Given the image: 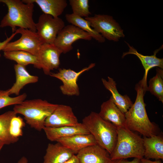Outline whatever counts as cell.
I'll return each instance as SVG.
<instances>
[{"instance_id": "obj_1", "label": "cell", "mask_w": 163, "mask_h": 163, "mask_svg": "<svg viewBox=\"0 0 163 163\" xmlns=\"http://www.w3.org/2000/svg\"><path fill=\"white\" fill-rule=\"evenodd\" d=\"M147 87V80L143 77L135 85L136 99L125 113V126L133 131L137 132L144 136L149 137L156 135V128L149 120L145 109L144 96Z\"/></svg>"}, {"instance_id": "obj_2", "label": "cell", "mask_w": 163, "mask_h": 163, "mask_svg": "<svg viewBox=\"0 0 163 163\" xmlns=\"http://www.w3.org/2000/svg\"><path fill=\"white\" fill-rule=\"evenodd\" d=\"M0 3L5 4L8 8V13L1 21L0 27H10L13 33L17 27L36 32L33 17L34 3H24L20 0H0Z\"/></svg>"}, {"instance_id": "obj_3", "label": "cell", "mask_w": 163, "mask_h": 163, "mask_svg": "<svg viewBox=\"0 0 163 163\" xmlns=\"http://www.w3.org/2000/svg\"><path fill=\"white\" fill-rule=\"evenodd\" d=\"M58 104L51 103L40 99L25 100L14 105L13 110L23 115L31 128L41 131L45 127L46 119L53 112Z\"/></svg>"}, {"instance_id": "obj_4", "label": "cell", "mask_w": 163, "mask_h": 163, "mask_svg": "<svg viewBox=\"0 0 163 163\" xmlns=\"http://www.w3.org/2000/svg\"><path fill=\"white\" fill-rule=\"evenodd\" d=\"M82 123L94 138L97 145L110 154L117 140V128L102 119L98 113L91 112L82 120Z\"/></svg>"}, {"instance_id": "obj_5", "label": "cell", "mask_w": 163, "mask_h": 163, "mask_svg": "<svg viewBox=\"0 0 163 163\" xmlns=\"http://www.w3.org/2000/svg\"><path fill=\"white\" fill-rule=\"evenodd\" d=\"M117 132L116 144L110 155L111 160L143 158V138L126 127H117Z\"/></svg>"}, {"instance_id": "obj_6", "label": "cell", "mask_w": 163, "mask_h": 163, "mask_svg": "<svg viewBox=\"0 0 163 163\" xmlns=\"http://www.w3.org/2000/svg\"><path fill=\"white\" fill-rule=\"evenodd\" d=\"M85 19L90 22L93 29L105 39L116 42L125 36L123 30L112 16L96 14Z\"/></svg>"}, {"instance_id": "obj_7", "label": "cell", "mask_w": 163, "mask_h": 163, "mask_svg": "<svg viewBox=\"0 0 163 163\" xmlns=\"http://www.w3.org/2000/svg\"><path fill=\"white\" fill-rule=\"evenodd\" d=\"M35 26L36 32L43 43L54 44L57 35L65 25L59 17L54 18L43 13L39 16Z\"/></svg>"}, {"instance_id": "obj_8", "label": "cell", "mask_w": 163, "mask_h": 163, "mask_svg": "<svg viewBox=\"0 0 163 163\" xmlns=\"http://www.w3.org/2000/svg\"><path fill=\"white\" fill-rule=\"evenodd\" d=\"M15 32L21 34L20 38L8 43L2 50L4 52L21 50L36 56L43 44L37 32L20 28L17 29Z\"/></svg>"}, {"instance_id": "obj_9", "label": "cell", "mask_w": 163, "mask_h": 163, "mask_svg": "<svg viewBox=\"0 0 163 163\" xmlns=\"http://www.w3.org/2000/svg\"><path fill=\"white\" fill-rule=\"evenodd\" d=\"M95 65V63H91L78 72L70 69L60 68L57 72L51 73L49 75L62 82V84L59 88L63 94L68 96H78L80 94L79 89L77 83L78 77L84 72L93 68Z\"/></svg>"}, {"instance_id": "obj_10", "label": "cell", "mask_w": 163, "mask_h": 163, "mask_svg": "<svg viewBox=\"0 0 163 163\" xmlns=\"http://www.w3.org/2000/svg\"><path fill=\"white\" fill-rule=\"evenodd\" d=\"M91 36L86 32L73 25L65 26L57 35L54 45L62 53H66L72 50V44L80 39L90 40Z\"/></svg>"}, {"instance_id": "obj_11", "label": "cell", "mask_w": 163, "mask_h": 163, "mask_svg": "<svg viewBox=\"0 0 163 163\" xmlns=\"http://www.w3.org/2000/svg\"><path fill=\"white\" fill-rule=\"evenodd\" d=\"M62 53L54 44H43L36 56L37 68L42 69L45 74L49 75L51 70L59 67L60 56Z\"/></svg>"}, {"instance_id": "obj_12", "label": "cell", "mask_w": 163, "mask_h": 163, "mask_svg": "<svg viewBox=\"0 0 163 163\" xmlns=\"http://www.w3.org/2000/svg\"><path fill=\"white\" fill-rule=\"evenodd\" d=\"M81 124L82 123L78 122L72 108L69 106L63 104H58L45 122V127H50L76 126Z\"/></svg>"}, {"instance_id": "obj_13", "label": "cell", "mask_w": 163, "mask_h": 163, "mask_svg": "<svg viewBox=\"0 0 163 163\" xmlns=\"http://www.w3.org/2000/svg\"><path fill=\"white\" fill-rule=\"evenodd\" d=\"M80 163H109L110 154L97 144L86 147L76 155Z\"/></svg>"}, {"instance_id": "obj_14", "label": "cell", "mask_w": 163, "mask_h": 163, "mask_svg": "<svg viewBox=\"0 0 163 163\" xmlns=\"http://www.w3.org/2000/svg\"><path fill=\"white\" fill-rule=\"evenodd\" d=\"M98 113L102 119L112 123L117 128L125 127V114L116 106L111 96L102 103Z\"/></svg>"}, {"instance_id": "obj_15", "label": "cell", "mask_w": 163, "mask_h": 163, "mask_svg": "<svg viewBox=\"0 0 163 163\" xmlns=\"http://www.w3.org/2000/svg\"><path fill=\"white\" fill-rule=\"evenodd\" d=\"M75 154L74 151L59 142L49 143L43 157V163H62Z\"/></svg>"}, {"instance_id": "obj_16", "label": "cell", "mask_w": 163, "mask_h": 163, "mask_svg": "<svg viewBox=\"0 0 163 163\" xmlns=\"http://www.w3.org/2000/svg\"><path fill=\"white\" fill-rule=\"evenodd\" d=\"M47 139L51 141L79 134H89V132L82 123L80 126H63L56 127H44L43 129Z\"/></svg>"}, {"instance_id": "obj_17", "label": "cell", "mask_w": 163, "mask_h": 163, "mask_svg": "<svg viewBox=\"0 0 163 163\" xmlns=\"http://www.w3.org/2000/svg\"><path fill=\"white\" fill-rule=\"evenodd\" d=\"M56 142L73 151L75 154L86 147L97 144L94 136L90 133L76 134L62 138Z\"/></svg>"}, {"instance_id": "obj_18", "label": "cell", "mask_w": 163, "mask_h": 163, "mask_svg": "<svg viewBox=\"0 0 163 163\" xmlns=\"http://www.w3.org/2000/svg\"><path fill=\"white\" fill-rule=\"evenodd\" d=\"M16 81L11 87L7 90L10 95L15 94L18 95L21 90L26 85L37 82V76L30 75L27 70L25 67L18 64L14 66Z\"/></svg>"}, {"instance_id": "obj_19", "label": "cell", "mask_w": 163, "mask_h": 163, "mask_svg": "<svg viewBox=\"0 0 163 163\" xmlns=\"http://www.w3.org/2000/svg\"><path fill=\"white\" fill-rule=\"evenodd\" d=\"M101 81L105 88L110 92L114 103L122 113H126L133 104L129 97L127 95H122L120 94L116 82L112 78L108 76L107 80L102 78Z\"/></svg>"}, {"instance_id": "obj_20", "label": "cell", "mask_w": 163, "mask_h": 163, "mask_svg": "<svg viewBox=\"0 0 163 163\" xmlns=\"http://www.w3.org/2000/svg\"><path fill=\"white\" fill-rule=\"evenodd\" d=\"M143 145L145 149L144 156L147 159L156 160L163 159V138L159 136L153 135L149 137L144 136Z\"/></svg>"}, {"instance_id": "obj_21", "label": "cell", "mask_w": 163, "mask_h": 163, "mask_svg": "<svg viewBox=\"0 0 163 163\" xmlns=\"http://www.w3.org/2000/svg\"><path fill=\"white\" fill-rule=\"evenodd\" d=\"M24 3H36L43 13L54 18L59 17L67 5L66 0H22Z\"/></svg>"}, {"instance_id": "obj_22", "label": "cell", "mask_w": 163, "mask_h": 163, "mask_svg": "<svg viewBox=\"0 0 163 163\" xmlns=\"http://www.w3.org/2000/svg\"><path fill=\"white\" fill-rule=\"evenodd\" d=\"M126 43L129 47V50L128 52L123 53L122 57L123 58L126 55L130 54L136 56L141 61L145 70L143 77L147 79L148 72L152 68L157 67L162 69H163V58H158L156 56V54L159 49L156 50L153 55L151 56H145L138 53L133 47L130 46L128 43Z\"/></svg>"}, {"instance_id": "obj_23", "label": "cell", "mask_w": 163, "mask_h": 163, "mask_svg": "<svg viewBox=\"0 0 163 163\" xmlns=\"http://www.w3.org/2000/svg\"><path fill=\"white\" fill-rule=\"evenodd\" d=\"M17 114L13 110L8 111L0 115V140L5 145L14 143L19 139V138L13 136L10 131L11 120Z\"/></svg>"}, {"instance_id": "obj_24", "label": "cell", "mask_w": 163, "mask_h": 163, "mask_svg": "<svg viewBox=\"0 0 163 163\" xmlns=\"http://www.w3.org/2000/svg\"><path fill=\"white\" fill-rule=\"evenodd\" d=\"M65 18L69 23L86 32L92 38L100 43L105 42V39L93 29L91 27L90 22L85 19L72 13L66 14Z\"/></svg>"}, {"instance_id": "obj_25", "label": "cell", "mask_w": 163, "mask_h": 163, "mask_svg": "<svg viewBox=\"0 0 163 163\" xmlns=\"http://www.w3.org/2000/svg\"><path fill=\"white\" fill-rule=\"evenodd\" d=\"M4 56L8 59L16 62L17 64L26 67L33 65L37 68V61L36 56L29 52L21 50L4 52Z\"/></svg>"}, {"instance_id": "obj_26", "label": "cell", "mask_w": 163, "mask_h": 163, "mask_svg": "<svg viewBox=\"0 0 163 163\" xmlns=\"http://www.w3.org/2000/svg\"><path fill=\"white\" fill-rule=\"evenodd\" d=\"M155 75L149 82L147 91L155 96L159 101L163 103V70L157 68Z\"/></svg>"}, {"instance_id": "obj_27", "label": "cell", "mask_w": 163, "mask_h": 163, "mask_svg": "<svg viewBox=\"0 0 163 163\" xmlns=\"http://www.w3.org/2000/svg\"><path fill=\"white\" fill-rule=\"evenodd\" d=\"M69 1L73 14L85 18L89 17L91 14L89 10V0H69Z\"/></svg>"}, {"instance_id": "obj_28", "label": "cell", "mask_w": 163, "mask_h": 163, "mask_svg": "<svg viewBox=\"0 0 163 163\" xmlns=\"http://www.w3.org/2000/svg\"><path fill=\"white\" fill-rule=\"evenodd\" d=\"M27 96L26 94L24 93L12 97L8 94L7 90H0V110L7 106L21 104L25 100Z\"/></svg>"}, {"instance_id": "obj_29", "label": "cell", "mask_w": 163, "mask_h": 163, "mask_svg": "<svg viewBox=\"0 0 163 163\" xmlns=\"http://www.w3.org/2000/svg\"><path fill=\"white\" fill-rule=\"evenodd\" d=\"M24 125L23 120L21 117L16 116L13 117L10 124V131L11 134L14 137L19 138L22 135V129Z\"/></svg>"}, {"instance_id": "obj_30", "label": "cell", "mask_w": 163, "mask_h": 163, "mask_svg": "<svg viewBox=\"0 0 163 163\" xmlns=\"http://www.w3.org/2000/svg\"><path fill=\"white\" fill-rule=\"evenodd\" d=\"M140 159L134 158L133 160L129 161L126 159H117L111 160L109 163H140Z\"/></svg>"}, {"instance_id": "obj_31", "label": "cell", "mask_w": 163, "mask_h": 163, "mask_svg": "<svg viewBox=\"0 0 163 163\" xmlns=\"http://www.w3.org/2000/svg\"><path fill=\"white\" fill-rule=\"evenodd\" d=\"M17 34L16 32L13 33L9 37H7L6 39L2 42H1L0 41V51L2 50L6 45ZM1 56V54L0 53V57Z\"/></svg>"}, {"instance_id": "obj_32", "label": "cell", "mask_w": 163, "mask_h": 163, "mask_svg": "<svg viewBox=\"0 0 163 163\" xmlns=\"http://www.w3.org/2000/svg\"><path fill=\"white\" fill-rule=\"evenodd\" d=\"M62 163H80L76 155H74L69 159Z\"/></svg>"}, {"instance_id": "obj_33", "label": "cell", "mask_w": 163, "mask_h": 163, "mask_svg": "<svg viewBox=\"0 0 163 163\" xmlns=\"http://www.w3.org/2000/svg\"><path fill=\"white\" fill-rule=\"evenodd\" d=\"M140 163H163L159 160H156L154 161H152L149 159L145 158H142L140 159Z\"/></svg>"}, {"instance_id": "obj_34", "label": "cell", "mask_w": 163, "mask_h": 163, "mask_svg": "<svg viewBox=\"0 0 163 163\" xmlns=\"http://www.w3.org/2000/svg\"><path fill=\"white\" fill-rule=\"evenodd\" d=\"M28 159L25 156H22L17 163H28Z\"/></svg>"}, {"instance_id": "obj_35", "label": "cell", "mask_w": 163, "mask_h": 163, "mask_svg": "<svg viewBox=\"0 0 163 163\" xmlns=\"http://www.w3.org/2000/svg\"><path fill=\"white\" fill-rule=\"evenodd\" d=\"M4 145L5 144L4 143L0 140V151Z\"/></svg>"}]
</instances>
